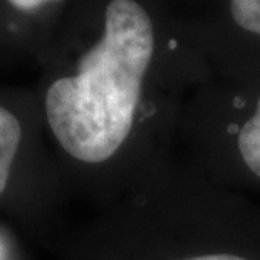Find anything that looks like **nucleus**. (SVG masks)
Returning a JSON list of instances; mask_svg holds the SVG:
<instances>
[{"instance_id":"f257e3e1","label":"nucleus","mask_w":260,"mask_h":260,"mask_svg":"<svg viewBox=\"0 0 260 260\" xmlns=\"http://www.w3.org/2000/svg\"><path fill=\"white\" fill-rule=\"evenodd\" d=\"M158 60L148 10L136 0H109L101 37L44 98L60 151L84 170L108 171L126 195L178 156L181 121L154 96Z\"/></svg>"},{"instance_id":"f03ea898","label":"nucleus","mask_w":260,"mask_h":260,"mask_svg":"<svg viewBox=\"0 0 260 260\" xmlns=\"http://www.w3.org/2000/svg\"><path fill=\"white\" fill-rule=\"evenodd\" d=\"M108 247L106 260H260V203L178 154L128 193Z\"/></svg>"},{"instance_id":"7ed1b4c3","label":"nucleus","mask_w":260,"mask_h":260,"mask_svg":"<svg viewBox=\"0 0 260 260\" xmlns=\"http://www.w3.org/2000/svg\"><path fill=\"white\" fill-rule=\"evenodd\" d=\"M181 121L178 154L215 185L260 203V84Z\"/></svg>"},{"instance_id":"20e7f679","label":"nucleus","mask_w":260,"mask_h":260,"mask_svg":"<svg viewBox=\"0 0 260 260\" xmlns=\"http://www.w3.org/2000/svg\"><path fill=\"white\" fill-rule=\"evenodd\" d=\"M22 143V126L17 116L0 106V195L7 190L10 171Z\"/></svg>"},{"instance_id":"39448f33","label":"nucleus","mask_w":260,"mask_h":260,"mask_svg":"<svg viewBox=\"0 0 260 260\" xmlns=\"http://www.w3.org/2000/svg\"><path fill=\"white\" fill-rule=\"evenodd\" d=\"M230 17L243 34L260 39V0H230Z\"/></svg>"},{"instance_id":"423d86ee","label":"nucleus","mask_w":260,"mask_h":260,"mask_svg":"<svg viewBox=\"0 0 260 260\" xmlns=\"http://www.w3.org/2000/svg\"><path fill=\"white\" fill-rule=\"evenodd\" d=\"M9 2L12 4L15 9L29 12V10H36L39 7H42V5L49 2V0H9Z\"/></svg>"}]
</instances>
